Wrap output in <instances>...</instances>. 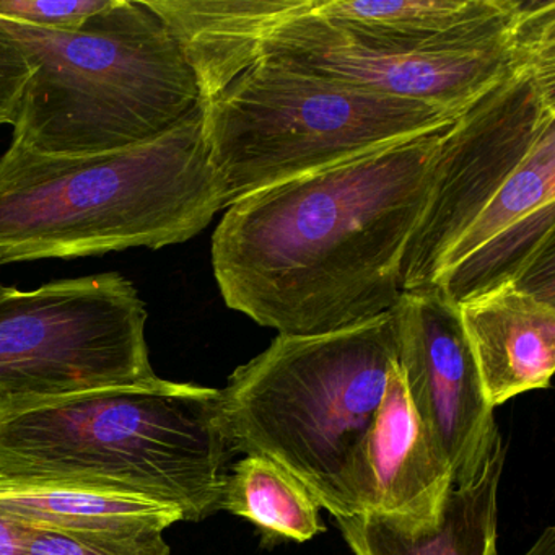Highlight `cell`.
Listing matches in <instances>:
<instances>
[{"label":"cell","instance_id":"obj_1","mask_svg":"<svg viewBox=\"0 0 555 555\" xmlns=\"http://www.w3.org/2000/svg\"><path fill=\"white\" fill-rule=\"evenodd\" d=\"M448 128L227 207L212 236L227 307L282 336L333 333L391 311Z\"/></svg>","mask_w":555,"mask_h":555},{"label":"cell","instance_id":"obj_2","mask_svg":"<svg viewBox=\"0 0 555 555\" xmlns=\"http://www.w3.org/2000/svg\"><path fill=\"white\" fill-rule=\"evenodd\" d=\"M555 266V43L516 64L441 139L402 292L454 307Z\"/></svg>","mask_w":555,"mask_h":555},{"label":"cell","instance_id":"obj_3","mask_svg":"<svg viewBox=\"0 0 555 555\" xmlns=\"http://www.w3.org/2000/svg\"><path fill=\"white\" fill-rule=\"evenodd\" d=\"M227 209L204 131V102L170 131L99 155L0 157V266L160 249Z\"/></svg>","mask_w":555,"mask_h":555},{"label":"cell","instance_id":"obj_4","mask_svg":"<svg viewBox=\"0 0 555 555\" xmlns=\"http://www.w3.org/2000/svg\"><path fill=\"white\" fill-rule=\"evenodd\" d=\"M220 391L155 378L50 398H0V470L99 483L173 506L222 509L235 456Z\"/></svg>","mask_w":555,"mask_h":555},{"label":"cell","instance_id":"obj_5","mask_svg":"<svg viewBox=\"0 0 555 555\" xmlns=\"http://www.w3.org/2000/svg\"><path fill=\"white\" fill-rule=\"evenodd\" d=\"M398 362L392 311L318 336L279 334L220 391L236 453L284 467L334 518L360 513L366 435Z\"/></svg>","mask_w":555,"mask_h":555},{"label":"cell","instance_id":"obj_6","mask_svg":"<svg viewBox=\"0 0 555 555\" xmlns=\"http://www.w3.org/2000/svg\"><path fill=\"white\" fill-rule=\"evenodd\" d=\"M2 22L34 69L12 142L37 154L134 147L160 138L203 102L180 44L145 0H113L76 31Z\"/></svg>","mask_w":555,"mask_h":555},{"label":"cell","instance_id":"obj_7","mask_svg":"<svg viewBox=\"0 0 555 555\" xmlns=\"http://www.w3.org/2000/svg\"><path fill=\"white\" fill-rule=\"evenodd\" d=\"M457 116L256 60L204 102V131L230 207L268 188L440 131Z\"/></svg>","mask_w":555,"mask_h":555},{"label":"cell","instance_id":"obj_8","mask_svg":"<svg viewBox=\"0 0 555 555\" xmlns=\"http://www.w3.org/2000/svg\"><path fill=\"white\" fill-rule=\"evenodd\" d=\"M147 308L118 272L0 292V398H50L157 378Z\"/></svg>","mask_w":555,"mask_h":555},{"label":"cell","instance_id":"obj_9","mask_svg":"<svg viewBox=\"0 0 555 555\" xmlns=\"http://www.w3.org/2000/svg\"><path fill=\"white\" fill-rule=\"evenodd\" d=\"M317 0L279 22L259 43L256 60L353 89L428 103L461 115L516 64L555 43V2L538 9L508 40L450 54H401L370 47L314 12Z\"/></svg>","mask_w":555,"mask_h":555},{"label":"cell","instance_id":"obj_10","mask_svg":"<svg viewBox=\"0 0 555 555\" xmlns=\"http://www.w3.org/2000/svg\"><path fill=\"white\" fill-rule=\"evenodd\" d=\"M391 311L409 399L453 486H467L479 476L500 434L460 311L434 288L402 292Z\"/></svg>","mask_w":555,"mask_h":555},{"label":"cell","instance_id":"obj_11","mask_svg":"<svg viewBox=\"0 0 555 555\" xmlns=\"http://www.w3.org/2000/svg\"><path fill=\"white\" fill-rule=\"evenodd\" d=\"M541 0H317L357 40L401 54L480 50L521 30Z\"/></svg>","mask_w":555,"mask_h":555},{"label":"cell","instance_id":"obj_12","mask_svg":"<svg viewBox=\"0 0 555 555\" xmlns=\"http://www.w3.org/2000/svg\"><path fill=\"white\" fill-rule=\"evenodd\" d=\"M453 489L450 469L415 412L396 362L363 444L359 515L431 519Z\"/></svg>","mask_w":555,"mask_h":555},{"label":"cell","instance_id":"obj_13","mask_svg":"<svg viewBox=\"0 0 555 555\" xmlns=\"http://www.w3.org/2000/svg\"><path fill=\"white\" fill-rule=\"evenodd\" d=\"M493 409L551 386L555 372V298L505 284L457 307Z\"/></svg>","mask_w":555,"mask_h":555},{"label":"cell","instance_id":"obj_14","mask_svg":"<svg viewBox=\"0 0 555 555\" xmlns=\"http://www.w3.org/2000/svg\"><path fill=\"white\" fill-rule=\"evenodd\" d=\"M503 464L500 435L479 476L454 487L435 518L362 513L336 518L337 526L356 555H499L496 495Z\"/></svg>","mask_w":555,"mask_h":555},{"label":"cell","instance_id":"obj_15","mask_svg":"<svg viewBox=\"0 0 555 555\" xmlns=\"http://www.w3.org/2000/svg\"><path fill=\"white\" fill-rule=\"evenodd\" d=\"M180 44L204 102L256 61L259 43L308 0H145Z\"/></svg>","mask_w":555,"mask_h":555},{"label":"cell","instance_id":"obj_16","mask_svg":"<svg viewBox=\"0 0 555 555\" xmlns=\"http://www.w3.org/2000/svg\"><path fill=\"white\" fill-rule=\"evenodd\" d=\"M0 515L61 531H160L183 516L149 496L99 483L0 470Z\"/></svg>","mask_w":555,"mask_h":555},{"label":"cell","instance_id":"obj_17","mask_svg":"<svg viewBox=\"0 0 555 555\" xmlns=\"http://www.w3.org/2000/svg\"><path fill=\"white\" fill-rule=\"evenodd\" d=\"M320 503L268 457L245 456L230 467L222 509L255 522L269 539L305 542L323 531Z\"/></svg>","mask_w":555,"mask_h":555},{"label":"cell","instance_id":"obj_18","mask_svg":"<svg viewBox=\"0 0 555 555\" xmlns=\"http://www.w3.org/2000/svg\"><path fill=\"white\" fill-rule=\"evenodd\" d=\"M22 551L24 555L171 554L160 531H61L31 525H24Z\"/></svg>","mask_w":555,"mask_h":555},{"label":"cell","instance_id":"obj_19","mask_svg":"<svg viewBox=\"0 0 555 555\" xmlns=\"http://www.w3.org/2000/svg\"><path fill=\"white\" fill-rule=\"evenodd\" d=\"M113 0H0V18L48 31H76Z\"/></svg>","mask_w":555,"mask_h":555},{"label":"cell","instance_id":"obj_20","mask_svg":"<svg viewBox=\"0 0 555 555\" xmlns=\"http://www.w3.org/2000/svg\"><path fill=\"white\" fill-rule=\"evenodd\" d=\"M34 69L24 47L0 21V126H14Z\"/></svg>","mask_w":555,"mask_h":555},{"label":"cell","instance_id":"obj_21","mask_svg":"<svg viewBox=\"0 0 555 555\" xmlns=\"http://www.w3.org/2000/svg\"><path fill=\"white\" fill-rule=\"evenodd\" d=\"M24 525L0 515V555H24L22 551Z\"/></svg>","mask_w":555,"mask_h":555},{"label":"cell","instance_id":"obj_22","mask_svg":"<svg viewBox=\"0 0 555 555\" xmlns=\"http://www.w3.org/2000/svg\"><path fill=\"white\" fill-rule=\"evenodd\" d=\"M522 555H555V529L552 526L545 528L534 545Z\"/></svg>","mask_w":555,"mask_h":555},{"label":"cell","instance_id":"obj_23","mask_svg":"<svg viewBox=\"0 0 555 555\" xmlns=\"http://www.w3.org/2000/svg\"><path fill=\"white\" fill-rule=\"evenodd\" d=\"M5 285H2V282H0V292L4 291Z\"/></svg>","mask_w":555,"mask_h":555}]
</instances>
